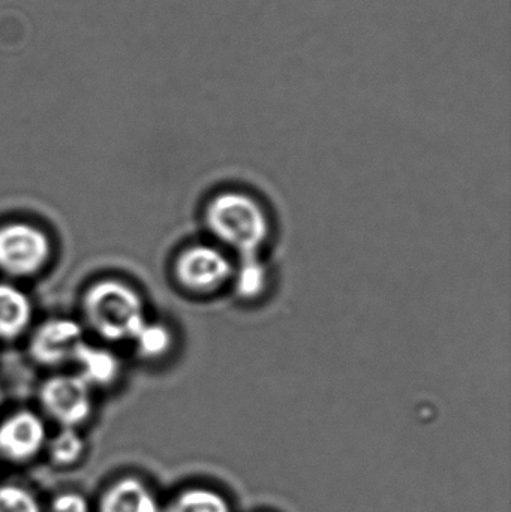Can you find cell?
<instances>
[{
  "label": "cell",
  "mask_w": 511,
  "mask_h": 512,
  "mask_svg": "<svg viewBox=\"0 0 511 512\" xmlns=\"http://www.w3.org/2000/svg\"><path fill=\"white\" fill-rule=\"evenodd\" d=\"M84 310L96 333L117 342L134 339L146 322L137 292L117 280L93 285L84 298Z\"/></svg>",
  "instance_id": "obj_2"
},
{
  "label": "cell",
  "mask_w": 511,
  "mask_h": 512,
  "mask_svg": "<svg viewBox=\"0 0 511 512\" xmlns=\"http://www.w3.org/2000/svg\"><path fill=\"white\" fill-rule=\"evenodd\" d=\"M47 433L41 418L23 411L0 424V456L14 463L33 459L44 447Z\"/></svg>",
  "instance_id": "obj_6"
},
{
  "label": "cell",
  "mask_w": 511,
  "mask_h": 512,
  "mask_svg": "<svg viewBox=\"0 0 511 512\" xmlns=\"http://www.w3.org/2000/svg\"><path fill=\"white\" fill-rule=\"evenodd\" d=\"M207 224L224 245L239 251L243 258L255 256L269 236V221L260 204L236 192L216 197L207 212Z\"/></svg>",
  "instance_id": "obj_1"
},
{
  "label": "cell",
  "mask_w": 511,
  "mask_h": 512,
  "mask_svg": "<svg viewBox=\"0 0 511 512\" xmlns=\"http://www.w3.org/2000/svg\"><path fill=\"white\" fill-rule=\"evenodd\" d=\"M74 361L80 364V378L89 385H107L116 379L119 373V361L107 349L86 345L78 349Z\"/></svg>",
  "instance_id": "obj_10"
},
{
  "label": "cell",
  "mask_w": 511,
  "mask_h": 512,
  "mask_svg": "<svg viewBox=\"0 0 511 512\" xmlns=\"http://www.w3.org/2000/svg\"><path fill=\"white\" fill-rule=\"evenodd\" d=\"M32 306L20 289L0 283V337L12 339L29 325Z\"/></svg>",
  "instance_id": "obj_9"
},
{
  "label": "cell",
  "mask_w": 511,
  "mask_h": 512,
  "mask_svg": "<svg viewBox=\"0 0 511 512\" xmlns=\"http://www.w3.org/2000/svg\"><path fill=\"white\" fill-rule=\"evenodd\" d=\"M141 354L146 357H161L171 346V334L164 325L144 322L134 339Z\"/></svg>",
  "instance_id": "obj_13"
},
{
  "label": "cell",
  "mask_w": 511,
  "mask_h": 512,
  "mask_svg": "<svg viewBox=\"0 0 511 512\" xmlns=\"http://www.w3.org/2000/svg\"><path fill=\"white\" fill-rule=\"evenodd\" d=\"M51 512H90L89 502L77 492H65L51 501Z\"/></svg>",
  "instance_id": "obj_16"
},
{
  "label": "cell",
  "mask_w": 511,
  "mask_h": 512,
  "mask_svg": "<svg viewBox=\"0 0 511 512\" xmlns=\"http://www.w3.org/2000/svg\"><path fill=\"white\" fill-rule=\"evenodd\" d=\"M176 273L186 288L204 294L221 288L233 274V267L218 249L195 246L180 256Z\"/></svg>",
  "instance_id": "obj_5"
},
{
  "label": "cell",
  "mask_w": 511,
  "mask_h": 512,
  "mask_svg": "<svg viewBox=\"0 0 511 512\" xmlns=\"http://www.w3.org/2000/svg\"><path fill=\"white\" fill-rule=\"evenodd\" d=\"M51 248L47 236L27 224L0 228V268L12 276H29L44 267Z\"/></svg>",
  "instance_id": "obj_3"
},
{
  "label": "cell",
  "mask_w": 511,
  "mask_h": 512,
  "mask_svg": "<svg viewBox=\"0 0 511 512\" xmlns=\"http://www.w3.org/2000/svg\"><path fill=\"white\" fill-rule=\"evenodd\" d=\"M84 441L75 429L63 427L48 444V456L57 466H71L81 459Z\"/></svg>",
  "instance_id": "obj_12"
},
{
  "label": "cell",
  "mask_w": 511,
  "mask_h": 512,
  "mask_svg": "<svg viewBox=\"0 0 511 512\" xmlns=\"http://www.w3.org/2000/svg\"><path fill=\"white\" fill-rule=\"evenodd\" d=\"M266 286V271L255 256L243 258L237 273V289L246 298L257 297Z\"/></svg>",
  "instance_id": "obj_14"
},
{
  "label": "cell",
  "mask_w": 511,
  "mask_h": 512,
  "mask_svg": "<svg viewBox=\"0 0 511 512\" xmlns=\"http://www.w3.org/2000/svg\"><path fill=\"white\" fill-rule=\"evenodd\" d=\"M99 512H161V507L143 481L125 477L105 490Z\"/></svg>",
  "instance_id": "obj_8"
},
{
  "label": "cell",
  "mask_w": 511,
  "mask_h": 512,
  "mask_svg": "<svg viewBox=\"0 0 511 512\" xmlns=\"http://www.w3.org/2000/svg\"><path fill=\"white\" fill-rule=\"evenodd\" d=\"M83 343V330L77 322L71 319H53L36 331L30 351L39 363L57 366L74 360Z\"/></svg>",
  "instance_id": "obj_7"
},
{
  "label": "cell",
  "mask_w": 511,
  "mask_h": 512,
  "mask_svg": "<svg viewBox=\"0 0 511 512\" xmlns=\"http://www.w3.org/2000/svg\"><path fill=\"white\" fill-rule=\"evenodd\" d=\"M167 512H231L230 505L219 493L209 489H189L180 493Z\"/></svg>",
  "instance_id": "obj_11"
},
{
  "label": "cell",
  "mask_w": 511,
  "mask_h": 512,
  "mask_svg": "<svg viewBox=\"0 0 511 512\" xmlns=\"http://www.w3.org/2000/svg\"><path fill=\"white\" fill-rule=\"evenodd\" d=\"M0 512H41L35 496L20 486H0Z\"/></svg>",
  "instance_id": "obj_15"
},
{
  "label": "cell",
  "mask_w": 511,
  "mask_h": 512,
  "mask_svg": "<svg viewBox=\"0 0 511 512\" xmlns=\"http://www.w3.org/2000/svg\"><path fill=\"white\" fill-rule=\"evenodd\" d=\"M89 388L80 376H56L42 387V406L60 426L75 429L92 412Z\"/></svg>",
  "instance_id": "obj_4"
}]
</instances>
